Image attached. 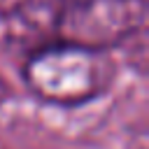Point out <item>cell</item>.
<instances>
[{"instance_id": "1", "label": "cell", "mask_w": 149, "mask_h": 149, "mask_svg": "<svg viewBox=\"0 0 149 149\" xmlns=\"http://www.w3.org/2000/svg\"><path fill=\"white\" fill-rule=\"evenodd\" d=\"M23 81L35 98L49 105L77 107L107 93L114 63L102 49L54 40L26 61Z\"/></svg>"}, {"instance_id": "3", "label": "cell", "mask_w": 149, "mask_h": 149, "mask_svg": "<svg viewBox=\"0 0 149 149\" xmlns=\"http://www.w3.org/2000/svg\"><path fill=\"white\" fill-rule=\"evenodd\" d=\"M47 7L49 0H0V9L2 12H9V14H19V12H26L28 7Z\"/></svg>"}, {"instance_id": "2", "label": "cell", "mask_w": 149, "mask_h": 149, "mask_svg": "<svg viewBox=\"0 0 149 149\" xmlns=\"http://www.w3.org/2000/svg\"><path fill=\"white\" fill-rule=\"evenodd\" d=\"M144 21V0H61L54 7L58 42L107 51Z\"/></svg>"}]
</instances>
